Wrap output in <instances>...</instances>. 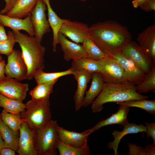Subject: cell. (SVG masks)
I'll return each instance as SVG.
<instances>
[{"label": "cell", "mask_w": 155, "mask_h": 155, "mask_svg": "<svg viewBox=\"0 0 155 155\" xmlns=\"http://www.w3.org/2000/svg\"><path fill=\"white\" fill-rule=\"evenodd\" d=\"M90 38L108 56L122 51L131 41L127 28L116 21L98 22L89 27Z\"/></svg>", "instance_id": "1"}, {"label": "cell", "mask_w": 155, "mask_h": 155, "mask_svg": "<svg viewBox=\"0 0 155 155\" xmlns=\"http://www.w3.org/2000/svg\"><path fill=\"white\" fill-rule=\"evenodd\" d=\"M147 96L136 91L135 86L129 82L124 84L104 83L103 88L92 103L91 109L93 113H100L103 105L109 102H121L128 100L146 99Z\"/></svg>", "instance_id": "2"}, {"label": "cell", "mask_w": 155, "mask_h": 155, "mask_svg": "<svg viewBox=\"0 0 155 155\" xmlns=\"http://www.w3.org/2000/svg\"><path fill=\"white\" fill-rule=\"evenodd\" d=\"M16 42L19 44L22 54L28 68L27 80L33 78L37 70L44 69V56L45 48L34 36H30L20 31H13Z\"/></svg>", "instance_id": "3"}, {"label": "cell", "mask_w": 155, "mask_h": 155, "mask_svg": "<svg viewBox=\"0 0 155 155\" xmlns=\"http://www.w3.org/2000/svg\"><path fill=\"white\" fill-rule=\"evenodd\" d=\"M21 118L33 130L40 129L52 120L49 98L35 100L32 99L25 104Z\"/></svg>", "instance_id": "4"}, {"label": "cell", "mask_w": 155, "mask_h": 155, "mask_svg": "<svg viewBox=\"0 0 155 155\" xmlns=\"http://www.w3.org/2000/svg\"><path fill=\"white\" fill-rule=\"evenodd\" d=\"M56 120H51L46 126L33 130L34 147L37 155H56L58 139Z\"/></svg>", "instance_id": "5"}, {"label": "cell", "mask_w": 155, "mask_h": 155, "mask_svg": "<svg viewBox=\"0 0 155 155\" xmlns=\"http://www.w3.org/2000/svg\"><path fill=\"white\" fill-rule=\"evenodd\" d=\"M99 61L101 68L99 73L104 83L122 84L129 82L123 68L116 60L107 56Z\"/></svg>", "instance_id": "6"}, {"label": "cell", "mask_w": 155, "mask_h": 155, "mask_svg": "<svg viewBox=\"0 0 155 155\" xmlns=\"http://www.w3.org/2000/svg\"><path fill=\"white\" fill-rule=\"evenodd\" d=\"M5 73L6 77L19 81L27 79L28 67L19 50L14 49L8 56Z\"/></svg>", "instance_id": "7"}, {"label": "cell", "mask_w": 155, "mask_h": 155, "mask_svg": "<svg viewBox=\"0 0 155 155\" xmlns=\"http://www.w3.org/2000/svg\"><path fill=\"white\" fill-rule=\"evenodd\" d=\"M46 9V5L43 0H37L31 12V20L34 31V37L40 43L43 35L51 31L50 26L45 13Z\"/></svg>", "instance_id": "8"}, {"label": "cell", "mask_w": 155, "mask_h": 155, "mask_svg": "<svg viewBox=\"0 0 155 155\" xmlns=\"http://www.w3.org/2000/svg\"><path fill=\"white\" fill-rule=\"evenodd\" d=\"M122 53L136 63L146 73L155 66L146 51L139 44L131 41L123 49Z\"/></svg>", "instance_id": "9"}, {"label": "cell", "mask_w": 155, "mask_h": 155, "mask_svg": "<svg viewBox=\"0 0 155 155\" xmlns=\"http://www.w3.org/2000/svg\"><path fill=\"white\" fill-rule=\"evenodd\" d=\"M29 85L14 79L5 77L0 81V93L9 98L23 102L27 96Z\"/></svg>", "instance_id": "10"}, {"label": "cell", "mask_w": 155, "mask_h": 155, "mask_svg": "<svg viewBox=\"0 0 155 155\" xmlns=\"http://www.w3.org/2000/svg\"><path fill=\"white\" fill-rule=\"evenodd\" d=\"M76 43H83L89 35V27L85 24L63 19L59 32Z\"/></svg>", "instance_id": "11"}, {"label": "cell", "mask_w": 155, "mask_h": 155, "mask_svg": "<svg viewBox=\"0 0 155 155\" xmlns=\"http://www.w3.org/2000/svg\"><path fill=\"white\" fill-rule=\"evenodd\" d=\"M111 57L116 60L123 67L129 83L135 86L142 82L146 73L133 60L125 56L121 51Z\"/></svg>", "instance_id": "12"}, {"label": "cell", "mask_w": 155, "mask_h": 155, "mask_svg": "<svg viewBox=\"0 0 155 155\" xmlns=\"http://www.w3.org/2000/svg\"><path fill=\"white\" fill-rule=\"evenodd\" d=\"M58 130L59 140L62 143L78 148L89 147L88 138L93 132L90 129L80 133L70 131L58 126Z\"/></svg>", "instance_id": "13"}, {"label": "cell", "mask_w": 155, "mask_h": 155, "mask_svg": "<svg viewBox=\"0 0 155 155\" xmlns=\"http://www.w3.org/2000/svg\"><path fill=\"white\" fill-rule=\"evenodd\" d=\"M72 72L77 83L74 96L75 110L77 112L83 106L87 85L92 79L93 73L82 70L73 71Z\"/></svg>", "instance_id": "14"}, {"label": "cell", "mask_w": 155, "mask_h": 155, "mask_svg": "<svg viewBox=\"0 0 155 155\" xmlns=\"http://www.w3.org/2000/svg\"><path fill=\"white\" fill-rule=\"evenodd\" d=\"M18 148L16 152L19 155H37L33 140V131L25 122L19 129Z\"/></svg>", "instance_id": "15"}, {"label": "cell", "mask_w": 155, "mask_h": 155, "mask_svg": "<svg viewBox=\"0 0 155 155\" xmlns=\"http://www.w3.org/2000/svg\"><path fill=\"white\" fill-rule=\"evenodd\" d=\"M58 41L63 53L64 59L67 61L80 58L87 57L82 45L69 41L60 33L58 35Z\"/></svg>", "instance_id": "16"}, {"label": "cell", "mask_w": 155, "mask_h": 155, "mask_svg": "<svg viewBox=\"0 0 155 155\" xmlns=\"http://www.w3.org/2000/svg\"><path fill=\"white\" fill-rule=\"evenodd\" d=\"M0 22L4 27L11 28L13 31H25L30 36H34L33 26L31 20V13L24 19L10 17L0 13Z\"/></svg>", "instance_id": "17"}, {"label": "cell", "mask_w": 155, "mask_h": 155, "mask_svg": "<svg viewBox=\"0 0 155 155\" xmlns=\"http://www.w3.org/2000/svg\"><path fill=\"white\" fill-rule=\"evenodd\" d=\"M137 39L155 64V25L149 26L139 33Z\"/></svg>", "instance_id": "18"}, {"label": "cell", "mask_w": 155, "mask_h": 155, "mask_svg": "<svg viewBox=\"0 0 155 155\" xmlns=\"http://www.w3.org/2000/svg\"><path fill=\"white\" fill-rule=\"evenodd\" d=\"M123 129L121 131L114 130L112 133L114 140L109 142L107 148L114 150L115 155H118L117 151L118 146L121 140L125 135L129 134L136 133L144 132H146V127L143 124L137 125L136 124L127 123L123 126Z\"/></svg>", "instance_id": "19"}, {"label": "cell", "mask_w": 155, "mask_h": 155, "mask_svg": "<svg viewBox=\"0 0 155 155\" xmlns=\"http://www.w3.org/2000/svg\"><path fill=\"white\" fill-rule=\"evenodd\" d=\"M118 110L109 118L99 121L95 125L90 129L93 132L100 128L108 125L118 124L123 126L128 123L127 116L129 112V107L119 105Z\"/></svg>", "instance_id": "20"}, {"label": "cell", "mask_w": 155, "mask_h": 155, "mask_svg": "<svg viewBox=\"0 0 155 155\" xmlns=\"http://www.w3.org/2000/svg\"><path fill=\"white\" fill-rule=\"evenodd\" d=\"M92 83L89 89L85 92L83 106L86 107L91 104L101 91L104 83L99 73H93Z\"/></svg>", "instance_id": "21"}, {"label": "cell", "mask_w": 155, "mask_h": 155, "mask_svg": "<svg viewBox=\"0 0 155 155\" xmlns=\"http://www.w3.org/2000/svg\"><path fill=\"white\" fill-rule=\"evenodd\" d=\"M0 133L4 142L3 148H11L16 152L18 148L19 130L14 131L2 121L0 114Z\"/></svg>", "instance_id": "22"}, {"label": "cell", "mask_w": 155, "mask_h": 155, "mask_svg": "<svg viewBox=\"0 0 155 155\" xmlns=\"http://www.w3.org/2000/svg\"><path fill=\"white\" fill-rule=\"evenodd\" d=\"M37 0H17L12 9L6 15L20 19L26 17L31 12Z\"/></svg>", "instance_id": "23"}, {"label": "cell", "mask_w": 155, "mask_h": 155, "mask_svg": "<svg viewBox=\"0 0 155 155\" xmlns=\"http://www.w3.org/2000/svg\"><path fill=\"white\" fill-rule=\"evenodd\" d=\"M47 7L48 21L53 32V51L55 52L58 43V35L63 21L53 10L49 0H43Z\"/></svg>", "instance_id": "24"}, {"label": "cell", "mask_w": 155, "mask_h": 155, "mask_svg": "<svg viewBox=\"0 0 155 155\" xmlns=\"http://www.w3.org/2000/svg\"><path fill=\"white\" fill-rule=\"evenodd\" d=\"M101 66L99 61L87 57H82L73 60L71 68L72 70H84L91 73H100Z\"/></svg>", "instance_id": "25"}, {"label": "cell", "mask_w": 155, "mask_h": 155, "mask_svg": "<svg viewBox=\"0 0 155 155\" xmlns=\"http://www.w3.org/2000/svg\"><path fill=\"white\" fill-rule=\"evenodd\" d=\"M57 79L49 82L37 84L29 92L32 99L38 100L49 98L53 92L54 85L57 81Z\"/></svg>", "instance_id": "26"}, {"label": "cell", "mask_w": 155, "mask_h": 155, "mask_svg": "<svg viewBox=\"0 0 155 155\" xmlns=\"http://www.w3.org/2000/svg\"><path fill=\"white\" fill-rule=\"evenodd\" d=\"M0 107L7 112L14 115H20L25 109V104L8 97L0 93Z\"/></svg>", "instance_id": "27"}, {"label": "cell", "mask_w": 155, "mask_h": 155, "mask_svg": "<svg viewBox=\"0 0 155 155\" xmlns=\"http://www.w3.org/2000/svg\"><path fill=\"white\" fill-rule=\"evenodd\" d=\"M82 46L87 55V58L99 61L107 56L98 47L89 36L86 37Z\"/></svg>", "instance_id": "28"}, {"label": "cell", "mask_w": 155, "mask_h": 155, "mask_svg": "<svg viewBox=\"0 0 155 155\" xmlns=\"http://www.w3.org/2000/svg\"><path fill=\"white\" fill-rule=\"evenodd\" d=\"M72 73L71 68L65 71L51 73L45 72L42 70H37L34 72L33 78L38 84L49 82L61 77L72 74Z\"/></svg>", "instance_id": "29"}, {"label": "cell", "mask_w": 155, "mask_h": 155, "mask_svg": "<svg viewBox=\"0 0 155 155\" xmlns=\"http://www.w3.org/2000/svg\"><path fill=\"white\" fill-rule=\"evenodd\" d=\"M135 86L137 92L140 94L155 90V66L145 74L142 82Z\"/></svg>", "instance_id": "30"}, {"label": "cell", "mask_w": 155, "mask_h": 155, "mask_svg": "<svg viewBox=\"0 0 155 155\" xmlns=\"http://www.w3.org/2000/svg\"><path fill=\"white\" fill-rule=\"evenodd\" d=\"M117 104L122 105L128 107H134L141 108L149 113H155V100H148L146 99L140 100H128L118 102Z\"/></svg>", "instance_id": "31"}, {"label": "cell", "mask_w": 155, "mask_h": 155, "mask_svg": "<svg viewBox=\"0 0 155 155\" xmlns=\"http://www.w3.org/2000/svg\"><path fill=\"white\" fill-rule=\"evenodd\" d=\"M57 147L60 155H88L90 153L89 147L77 148L65 144L59 140Z\"/></svg>", "instance_id": "32"}, {"label": "cell", "mask_w": 155, "mask_h": 155, "mask_svg": "<svg viewBox=\"0 0 155 155\" xmlns=\"http://www.w3.org/2000/svg\"><path fill=\"white\" fill-rule=\"evenodd\" d=\"M3 123L11 129L18 131L22 123L24 122L20 115H14L8 113L3 109L0 114Z\"/></svg>", "instance_id": "33"}, {"label": "cell", "mask_w": 155, "mask_h": 155, "mask_svg": "<svg viewBox=\"0 0 155 155\" xmlns=\"http://www.w3.org/2000/svg\"><path fill=\"white\" fill-rule=\"evenodd\" d=\"M155 145L152 144L146 145L145 148L129 143L128 144L129 155H154Z\"/></svg>", "instance_id": "34"}, {"label": "cell", "mask_w": 155, "mask_h": 155, "mask_svg": "<svg viewBox=\"0 0 155 155\" xmlns=\"http://www.w3.org/2000/svg\"><path fill=\"white\" fill-rule=\"evenodd\" d=\"M7 34V39L0 41V53L8 56L13 51V48L16 42L12 31H8Z\"/></svg>", "instance_id": "35"}, {"label": "cell", "mask_w": 155, "mask_h": 155, "mask_svg": "<svg viewBox=\"0 0 155 155\" xmlns=\"http://www.w3.org/2000/svg\"><path fill=\"white\" fill-rule=\"evenodd\" d=\"M146 127V136L148 138L151 137L153 140V145H155V123H145Z\"/></svg>", "instance_id": "36"}, {"label": "cell", "mask_w": 155, "mask_h": 155, "mask_svg": "<svg viewBox=\"0 0 155 155\" xmlns=\"http://www.w3.org/2000/svg\"><path fill=\"white\" fill-rule=\"evenodd\" d=\"M140 7L146 12L155 11V0H146Z\"/></svg>", "instance_id": "37"}, {"label": "cell", "mask_w": 155, "mask_h": 155, "mask_svg": "<svg viewBox=\"0 0 155 155\" xmlns=\"http://www.w3.org/2000/svg\"><path fill=\"white\" fill-rule=\"evenodd\" d=\"M5 5L4 8L0 11V13L2 14H6L13 7L17 0H4Z\"/></svg>", "instance_id": "38"}, {"label": "cell", "mask_w": 155, "mask_h": 155, "mask_svg": "<svg viewBox=\"0 0 155 155\" xmlns=\"http://www.w3.org/2000/svg\"><path fill=\"white\" fill-rule=\"evenodd\" d=\"M16 151L9 148H2L0 151L1 155H15Z\"/></svg>", "instance_id": "39"}, {"label": "cell", "mask_w": 155, "mask_h": 155, "mask_svg": "<svg viewBox=\"0 0 155 155\" xmlns=\"http://www.w3.org/2000/svg\"><path fill=\"white\" fill-rule=\"evenodd\" d=\"M7 38V35L6 33L4 26L0 22V41L5 40Z\"/></svg>", "instance_id": "40"}, {"label": "cell", "mask_w": 155, "mask_h": 155, "mask_svg": "<svg viewBox=\"0 0 155 155\" xmlns=\"http://www.w3.org/2000/svg\"><path fill=\"white\" fill-rule=\"evenodd\" d=\"M6 65L5 61L3 60L0 62V81L5 78V67Z\"/></svg>", "instance_id": "41"}, {"label": "cell", "mask_w": 155, "mask_h": 155, "mask_svg": "<svg viewBox=\"0 0 155 155\" xmlns=\"http://www.w3.org/2000/svg\"><path fill=\"white\" fill-rule=\"evenodd\" d=\"M146 0H133L132 1V4L134 7L137 8L140 7Z\"/></svg>", "instance_id": "42"}, {"label": "cell", "mask_w": 155, "mask_h": 155, "mask_svg": "<svg viewBox=\"0 0 155 155\" xmlns=\"http://www.w3.org/2000/svg\"><path fill=\"white\" fill-rule=\"evenodd\" d=\"M4 144L3 141L0 133V147L3 148Z\"/></svg>", "instance_id": "43"}, {"label": "cell", "mask_w": 155, "mask_h": 155, "mask_svg": "<svg viewBox=\"0 0 155 155\" xmlns=\"http://www.w3.org/2000/svg\"><path fill=\"white\" fill-rule=\"evenodd\" d=\"M3 59L2 56L1 55V54L0 53V62L3 60Z\"/></svg>", "instance_id": "44"}, {"label": "cell", "mask_w": 155, "mask_h": 155, "mask_svg": "<svg viewBox=\"0 0 155 155\" xmlns=\"http://www.w3.org/2000/svg\"><path fill=\"white\" fill-rule=\"evenodd\" d=\"M77 0L82 1H85L87 0Z\"/></svg>", "instance_id": "45"}, {"label": "cell", "mask_w": 155, "mask_h": 155, "mask_svg": "<svg viewBox=\"0 0 155 155\" xmlns=\"http://www.w3.org/2000/svg\"><path fill=\"white\" fill-rule=\"evenodd\" d=\"M1 148H1V147H0V150H1Z\"/></svg>", "instance_id": "46"}]
</instances>
